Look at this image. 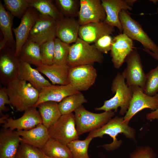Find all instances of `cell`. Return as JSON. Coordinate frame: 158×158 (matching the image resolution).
I'll return each instance as SVG.
<instances>
[{"instance_id":"obj_1","label":"cell","mask_w":158,"mask_h":158,"mask_svg":"<svg viewBox=\"0 0 158 158\" xmlns=\"http://www.w3.org/2000/svg\"><path fill=\"white\" fill-rule=\"evenodd\" d=\"M6 87L11 104L16 111L34 107L38 101L39 91L26 81L18 78Z\"/></svg>"},{"instance_id":"obj_2","label":"cell","mask_w":158,"mask_h":158,"mask_svg":"<svg viewBox=\"0 0 158 158\" xmlns=\"http://www.w3.org/2000/svg\"><path fill=\"white\" fill-rule=\"evenodd\" d=\"M123 120V117L115 116L101 128L90 132L87 137L93 139L102 138L104 135H109L113 139L112 142L100 146L108 151L115 150L121 145L122 141L118 140L116 137L119 134L123 133L126 138L136 140L135 130L124 122Z\"/></svg>"},{"instance_id":"obj_3","label":"cell","mask_w":158,"mask_h":158,"mask_svg":"<svg viewBox=\"0 0 158 158\" xmlns=\"http://www.w3.org/2000/svg\"><path fill=\"white\" fill-rule=\"evenodd\" d=\"M125 80L122 74L117 73L112 81L111 87V91L115 95L111 99L105 101L102 107L95 108V110H114L116 112L118 107H120L119 114L123 115L126 114L132 98L133 91L131 87L125 83Z\"/></svg>"},{"instance_id":"obj_4","label":"cell","mask_w":158,"mask_h":158,"mask_svg":"<svg viewBox=\"0 0 158 158\" xmlns=\"http://www.w3.org/2000/svg\"><path fill=\"white\" fill-rule=\"evenodd\" d=\"M104 59L103 54L94 44L90 45L79 37L71 45L66 64L70 67L101 63Z\"/></svg>"},{"instance_id":"obj_5","label":"cell","mask_w":158,"mask_h":158,"mask_svg":"<svg viewBox=\"0 0 158 158\" xmlns=\"http://www.w3.org/2000/svg\"><path fill=\"white\" fill-rule=\"evenodd\" d=\"M74 112L76 128L79 136L101 128L115 116V112L112 110L94 113L87 110L83 105Z\"/></svg>"},{"instance_id":"obj_6","label":"cell","mask_w":158,"mask_h":158,"mask_svg":"<svg viewBox=\"0 0 158 158\" xmlns=\"http://www.w3.org/2000/svg\"><path fill=\"white\" fill-rule=\"evenodd\" d=\"M119 18L123 29V33L133 40L139 42L144 48L158 54V46L144 30L141 25L133 19L127 10L120 13Z\"/></svg>"},{"instance_id":"obj_7","label":"cell","mask_w":158,"mask_h":158,"mask_svg":"<svg viewBox=\"0 0 158 158\" xmlns=\"http://www.w3.org/2000/svg\"><path fill=\"white\" fill-rule=\"evenodd\" d=\"M48 131L50 138L66 145L79 138L76 128L74 114L72 113L62 115Z\"/></svg>"},{"instance_id":"obj_8","label":"cell","mask_w":158,"mask_h":158,"mask_svg":"<svg viewBox=\"0 0 158 158\" xmlns=\"http://www.w3.org/2000/svg\"><path fill=\"white\" fill-rule=\"evenodd\" d=\"M133 96L127 112L123 117V122L128 124L132 117L146 108L154 111L158 108V93L153 96L145 94L143 90L137 85L130 86Z\"/></svg>"},{"instance_id":"obj_9","label":"cell","mask_w":158,"mask_h":158,"mask_svg":"<svg viewBox=\"0 0 158 158\" xmlns=\"http://www.w3.org/2000/svg\"><path fill=\"white\" fill-rule=\"evenodd\" d=\"M0 51V82L6 87L18 78L20 60L14 49L6 47Z\"/></svg>"},{"instance_id":"obj_10","label":"cell","mask_w":158,"mask_h":158,"mask_svg":"<svg viewBox=\"0 0 158 158\" xmlns=\"http://www.w3.org/2000/svg\"><path fill=\"white\" fill-rule=\"evenodd\" d=\"M125 62L127 66L121 73L128 86L137 85L143 90L145 80V74L141 63L140 56L137 49L126 57Z\"/></svg>"},{"instance_id":"obj_11","label":"cell","mask_w":158,"mask_h":158,"mask_svg":"<svg viewBox=\"0 0 158 158\" xmlns=\"http://www.w3.org/2000/svg\"><path fill=\"white\" fill-rule=\"evenodd\" d=\"M97 77L96 70L92 65L70 67L69 84L79 92L86 91L94 84Z\"/></svg>"},{"instance_id":"obj_12","label":"cell","mask_w":158,"mask_h":158,"mask_svg":"<svg viewBox=\"0 0 158 158\" xmlns=\"http://www.w3.org/2000/svg\"><path fill=\"white\" fill-rule=\"evenodd\" d=\"M0 123H3V128L11 130L17 131L29 130L42 124L40 114L36 108L32 107L25 111L23 115L17 119H13L8 114L1 116Z\"/></svg>"},{"instance_id":"obj_13","label":"cell","mask_w":158,"mask_h":158,"mask_svg":"<svg viewBox=\"0 0 158 158\" xmlns=\"http://www.w3.org/2000/svg\"><path fill=\"white\" fill-rule=\"evenodd\" d=\"M57 21L50 16L40 14L31 29L28 40L40 45L53 38H56Z\"/></svg>"},{"instance_id":"obj_14","label":"cell","mask_w":158,"mask_h":158,"mask_svg":"<svg viewBox=\"0 0 158 158\" xmlns=\"http://www.w3.org/2000/svg\"><path fill=\"white\" fill-rule=\"evenodd\" d=\"M78 21L80 25L92 23L104 22L105 11L100 0H80Z\"/></svg>"},{"instance_id":"obj_15","label":"cell","mask_w":158,"mask_h":158,"mask_svg":"<svg viewBox=\"0 0 158 158\" xmlns=\"http://www.w3.org/2000/svg\"><path fill=\"white\" fill-rule=\"evenodd\" d=\"M40 14L35 8L30 6L21 18L18 26L12 29L16 37L15 54L16 56H18Z\"/></svg>"},{"instance_id":"obj_16","label":"cell","mask_w":158,"mask_h":158,"mask_svg":"<svg viewBox=\"0 0 158 158\" xmlns=\"http://www.w3.org/2000/svg\"><path fill=\"white\" fill-rule=\"evenodd\" d=\"M134 49L133 40L125 34L121 33L114 37L110 55L114 67L120 68L126 57Z\"/></svg>"},{"instance_id":"obj_17","label":"cell","mask_w":158,"mask_h":158,"mask_svg":"<svg viewBox=\"0 0 158 158\" xmlns=\"http://www.w3.org/2000/svg\"><path fill=\"white\" fill-rule=\"evenodd\" d=\"M101 1L106 14V18L104 22L117 28L121 32H122L123 29L119 18V13L123 10L131 11L132 7L129 5L126 0Z\"/></svg>"},{"instance_id":"obj_18","label":"cell","mask_w":158,"mask_h":158,"mask_svg":"<svg viewBox=\"0 0 158 158\" xmlns=\"http://www.w3.org/2000/svg\"><path fill=\"white\" fill-rule=\"evenodd\" d=\"M79 92L70 84L54 85L45 87L39 92L38 101L34 107L47 101L59 102L66 97Z\"/></svg>"},{"instance_id":"obj_19","label":"cell","mask_w":158,"mask_h":158,"mask_svg":"<svg viewBox=\"0 0 158 158\" xmlns=\"http://www.w3.org/2000/svg\"><path fill=\"white\" fill-rule=\"evenodd\" d=\"M115 31L114 27L104 22L92 23L80 25L79 31V37L90 44L99 37L106 35L112 34Z\"/></svg>"},{"instance_id":"obj_20","label":"cell","mask_w":158,"mask_h":158,"mask_svg":"<svg viewBox=\"0 0 158 158\" xmlns=\"http://www.w3.org/2000/svg\"><path fill=\"white\" fill-rule=\"evenodd\" d=\"M57 21V38L69 44L75 42L79 38L80 26L78 20L74 18L64 17Z\"/></svg>"},{"instance_id":"obj_21","label":"cell","mask_w":158,"mask_h":158,"mask_svg":"<svg viewBox=\"0 0 158 158\" xmlns=\"http://www.w3.org/2000/svg\"><path fill=\"white\" fill-rule=\"evenodd\" d=\"M20 142L41 149L50 138L48 129L42 124L27 130L17 131Z\"/></svg>"},{"instance_id":"obj_22","label":"cell","mask_w":158,"mask_h":158,"mask_svg":"<svg viewBox=\"0 0 158 158\" xmlns=\"http://www.w3.org/2000/svg\"><path fill=\"white\" fill-rule=\"evenodd\" d=\"M20 142L17 131L1 128L0 131V158H14Z\"/></svg>"},{"instance_id":"obj_23","label":"cell","mask_w":158,"mask_h":158,"mask_svg":"<svg viewBox=\"0 0 158 158\" xmlns=\"http://www.w3.org/2000/svg\"><path fill=\"white\" fill-rule=\"evenodd\" d=\"M13 17L5 8L0 1V28L3 38L0 41V51L6 47L15 49L16 41L12 28Z\"/></svg>"},{"instance_id":"obj_24","label":"cell","mask_w":158,"mask_h":158,"mask_svg":"<svg viewBox=\"0 0 158 158\" xmlns=\"http://www.w3.org/2000/svg\"><path fill=\"white\" fill-rule=\"evenodd\" d=\"M40 72L37 69L32 68L30 64L20 60L18 78L28 82L39 92L43 88L52 85Z\"/></svg>"},{"instance_id":"obj_25","label":"cell","mask_w":158,"mask_h":158,"mask_svg":"<svg viewBox=\"0 0 158 158\" xmlns=\"http://www.w3.org/2000/svg\"><path fill=\"white\" fill-rule=\"evenodd\" d=\"M70 67L67 64L47 65L42 64L37 67L40 73L46 76L52 85L69 84L68 74Z\"/></svg>"},{"instance_id":"obj_26","label":"cell","mask_w":158,"mask_h":158,"mask_svg":"<svg viewBox=\"0 0 158 158\" xmlns=\"http://www.w3.org/2000/svg\"><path fill=\"white\" fill-rule=\"evenodd\" d=\"M42 121V124L48 129L60 117L62 114L59 109L58 103L47 101L39 104L37 107Z\"/></svg>"},{"instance_id":"obj_27","label":"cell","mask_w":158,"mask_h":158,"mask_svg":"<svg viewBox=\"0 0 158 158\" xmlns=\"http://www.w3.org/2000/svg\"><path fill=\"white\" fill-rule=\"evenodd\" d=\"M18 57L20 60L37 67L42 64L40 45L30 40H28L23 45Z\"/></svg>"},{"instance_id":"obj_28","label":"cell","mask_w":158,"mask_h":158,"mask_svg":"<svg viewBox=\"0 0 158 158\" xmlns=\"http://www.w3.org/2000/svg\"><path fill=\"white\" fill-rule=\"evenodd\" d=\"M41 150L45 156L50 158H73L67 145L51 138Z\"/></svg>"},{"instance_id":"obj_29","label":"cell","mask_w":158,"mask_h":158,"mask_svg":"<svg viewBox=\"0 0 158 158\" xmlns=\"http://www.w3.org/2000/svg\"><path fill=\"white\" fill-rule=\"evenodd\" d=\"M30 6L40 14L47 15L58 21L64 17L51 0H28Z\"/></svg>"},{"instance_id":"obj_30","label":"cell","mask_w":158,"mask_h":158,"mask_svg":"<svg viewBox=\"0 0 158 158\" xmlns=\"http://www.w3.org/2000/svg\"><path fill=\"white\" fill-rule=\"evenodd\" d=\"M87 100L83 94L79 92L66 97L58 103L62 115L72 113Z\"/></svg>"},{"instance_id":"obj_31","label":"cell","mask_w":158,"mask_h":158,"mask_svg":"<svg viewBox=\"0 0 158 158\" xmlns=\"http://www.w3.org/2000/svg\"><path fill=\"white\" fill-rule=\"evenodd\" d=\"M93 138L86 137L83 140L78 139L72 141L67 145L73 158H90L88 150L89 144Z\"/></svg>"},{"instance_id":"obj_32","label":"cell","mask_w":158,"mask_h":158,"mask_svg":"<svg viewBox=\"0 0 158 158\" xmlns=\"http://www.w3.org/2000/svg\"><path fill=\"white\" fill-rule=\"evenodd\" d=\"M55 5L64 17L78 16L80 7L78 0H56Z\"/></svg>"},{"instance_id":"obj_33","label":"cell","mask_w":158,"mask_h":158,"mask_svg":"<svg viewBox=\"0 0 158 158\" xmlns=\"http://www.w3.org/2000/svg\"><path fill=\"white\" fill-rule=\"evenodd\" d=\"M6 9L14 17L21 18L30 7L28 0H4Z\"/></svg>"},{"instance_id":"obj_34","label":"cell","mask_w":158,"mask_h":158,"mask_svg":"<svg viewBox=\"0 0 158 158\" xmlns=\"http://www.w3.org/2000/svg\"><path fill=\"white\" fill-rule=\"evenodd\" d=\"M70 47V44L64 42L56 37L55 41L53 64L56 65L66 64Z\"/></svg>"},{"instance_id":"obj_35","label":"cell","mask_w":158,"mask_h":158,"mask_svg":"<svg viewBox=\"0 0 158 158\" xmlns=\"http://www.w3.org/2000/svg\"><path fill=\"white\" fill-rule=\"evenodd\" d=\"M144 93L151 96L158 92V64L154 68L145 74V80L143 89Z\"/></svg>"},{"instance_id":"obj_36","label":"cell","mask_w":158,"mask_h":158,"mask_svg":"<svg viewBox=\"0 0 158 158\" xmlns=\"http://www.w3.org/2000/svg\"><path fill=\"white\" fill-rule=\"evenodd\" d=\"M14 158H45L41 149L20 142Z\"/></svg>"},{"instance_id":"obj_37","label":"cell","mask_w":158,"mask_h":158,"mask_svg":"<svg viewBox=\"0 0 158 158\" xmlns=\"http://www.w3.org/2000/svg\"><path fill=\"white\" fill-rule=\"evenodd\" d=\"M56 38L51 39L40 45L42 64L50 65L53 64Z\"/></svg>"},{"instance_id":"obj_38","label":"cell","mask_w":158,"mask_h":158,"mask_svg":"<svg viewBox=\"0 0 158 158\" xmlns=\"http://www.w3.org/2000/svg\"><path fill=\"white\" fill-rule=\"evenodd\" d=\"M113 38L110 35H104L98 39L94 45L100 52L107 54L111 50Z\"/></svg>"},{"instance_id":"obj_39","label":"cell","mask_w":158,"mask_h":158,"mask_svg":"<svg viewBox=\"0 0 158 158\" xmlns=\"http://www.w3.org/2000/svg\"><path fill=\"white\" fill-rule=\"evenodd\" d=\"M156 154L148 146L137 147L130 154V158H156Z\"/></svg>"},{"instance_id":"obj_40","label":"cell","mask_w":158,"mask_h":158,"mask_svg":"<svg viewBox=\"0 0 158 158\" xmlns=\"http://www.w3.org/2000/svg\"><path fill=\"white\" fill-rule=\"evenodd\" d=\"M6 104H9L12 109H13L10 101L6 87H4L0 89V114L1 116L4 115L3 111L6 112L9 110V109L5 106Z\"/></svg>"},{"instance_id":"obj_41","label":"cell","mask_w":158,"mask_h":158,"mask_svg":"<svg viewBox=\"0 0 158 158\" xmlns=\"http://www.w3.org/2000/svg\"><path fill=\"white\" fill-rule=\"evenodd\" d=\"M146 118L148 120L156 119L158 121V108L156 110L147 114Z\"/></svg>"},{"instance_id":"obj_42","label":"cell","mask_w":158,"mask_h":158,"mask_svg":"<svg viewBox=\"0 0 158 158\" xmlns=\"http://www.w3.org/2000/svg\"><path fill=\"white\" fill-rule=\"evenodd\" d=\"M143 50L148 54L152 58L157 61H158V54L154 53L150 50L145 48H143Z\"/></svg>"},{"instance_id":"obj_43","label":"cell","mask_w":158,"mask_h":158,"mask_svg":"<svg viewBox=\"0 0 158 158\" xmlns=\"http://www.w3.org/2000/svg\"><path fill=\"white\" fill-rule=\"evenodd\" d=\"M126 1L129 5L132 7L134 4L137 1L136 0H126Z\"/></svg>"},{"instance_id":"obj_44","label":"cell","mask_w":158,"mask_h":158,"mask_svg":"<svg viewBox=\"0 0 158 158\" xmlns=\"http://www.w3.org/2000/svg\"><path fill=\"white\" fill-rule=\"evenodd\" d=\"M151 1L152 2H153L154 3H156L158 1V0H152Z\"/></svg>"},{"instance_id":"obj_45","label":"cell","mask_w":158,"mask_h":158,"mask_svg":"<svg viewBox=\"0 0 158 158\" xmlns=\"http://www.w3.org/2000/svg\"><path fill=\"white\" fill-rule=\"evenodd\" d=\"M44 157L45 158H49L47 156H45L44 154Z\"/></svg>"}]
</instances>
